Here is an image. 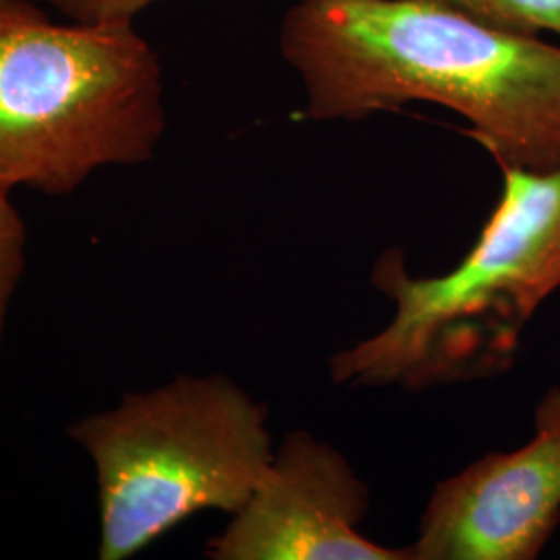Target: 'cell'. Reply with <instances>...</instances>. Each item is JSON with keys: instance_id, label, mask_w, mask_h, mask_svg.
<instances>
[{"instance_id": "6da1fadb", "label": "cell", "mask_w": 560, "mask_h": 560, "mask_svg": "<svg viewBox=\"0 0 560 560\" xmlns=\"http://www.w3.org/2000/svg\"><path fill=\"white\" fill-rule=\"evenodd\" d=\"M312 120H361L439 104L499 168L560 162V46L444 0H300L280 25Z\"/></svg>"}, {"instance_id": "7a4b0ae2", "label": "cell", "mask_w": 560, "mask_h": 560, "mask_svg": "<svg viewBox=\"0 0 560 560\" xmlns=\"http://www.w3.org/2000/svg\"><path fill=\"white\" fill-rule=\"evenodd\" d=\"M501 171V198L453 270L413 277L402 252L382 254L372 282L393 316L330 358L335 384L418 393L511 368L525 326L560 289V162Z\"/></svg>"}, {"instance_id": "3957f363", "label": "cell", "mask_w": 560, "mask_h": 560, "mask_svg": "<svg viewBox=\"0 0 560 560\" xmlns=\"http://www.w3.org/2000/svg\"><path fill=\"white\" fill-rule=\"evenodd\" d=\"M166 129L159 55L133 23H57L0 0V187L65 196L152 161Z\"/></svg>"}, {"instance_id": "277c9868", "label": "cell", "mask_w": 560, "mask_h": 560, "mask_svg": "<svg viewBox=\"0 0 560 560\" xmlns=\"http://www.w3.org/2000/svg\"><path fill=\"white\" fill-rule=\"evenodd\" d=\"M268 421L224 374H179L73 421L96 476L98 559H133L201 511L237 513L275 455Z\"/></svg>"}, {"instance_id": "5b68a950", "label": "cell", "mask_w": 560, "mask_h": 560, "mask_svg": "<svg viewBox=\"0 0 560 560\" xmlns=\"http://www.w3.org/2000/svg\"><path fill=\"white\" fill-rule=\"evenodd\" d=\"M560 517V386L534 413V439L441 481L423 509L413 560H534Z\"/></svg>"}, {"instance_id": "8992f818", "label": "cell", "mask_w": 560, "mask_h": 560, "mask_svg": "<svg viewBox=\"0 0 560 560\" xmlns=\"http://www.w3.org/2000/svg\"><path fill=\"white\" fill-rule=\"evenodd\" d=\"M370 488L335 446L291 432L252 497L208 544L214 560H413L365 538Z\"/></svg>"}, {"instance_id": "52a82bcc", "label": "cell", "mask_w": 560, "mask_h": 560, "mask_svg": "<svg viewBox=\"0 0 560 560\" xmlns=\"http://www.w3.org/2000/svg\"><path fill=\"white\" fill-rule=\"evenodd\" d=\"M460 11L509 32L560 36V0H444Z\"/></svg>"}, {"instance_id": "ba28073f", "label": "cell", "mask_w": 560, "mask_h": 560, "mask_svg": "<svg viewBox=\"0 0 560 560\" xmlns=\"http://www.w3.org/2000/svg\"><path fill=\"white\" fill-rule=\"evenodd\" d=\"M9 189L0 187V345L13 298L25 272L27 229Z\"/></svg>"}, {"instance_id": "9c48e42d", "label": "cell", "mask_w": 560, "mask_h": 560, "mask_svg": "<svg viewBox=\"0 0 560 560\" xmlns=\"http://www.w3.org/2000/svg\"><path fill=\"white\" fill-rule=\"evenodd\" d=\"M71 21L133 23L141 11L159 0H42Z\"/></svg>"}]
</instances>
